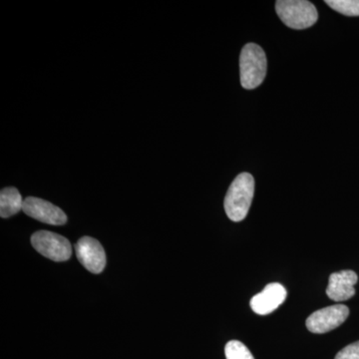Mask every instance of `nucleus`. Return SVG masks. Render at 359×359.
<instances>
[{"mask_svg": "<svg viewBox=\"0 0 359 359\" xmlns=\"http://www.w3.org/2000/svg\"><path fill=\"white\" fill-rule=\"evenodd\" d=\"M32 244L40 255L53 262L68 261L72 255L69 241L52 231H39L33 233Z\"/></svg>", "mask_w": 359, "mask_h": 359, "instance_id": "nucleus-4", "label": "nucleus"}, {"mask_svg": "<svg viewBox=\"0 0 359 359\" xmlns=\"http://www.w3.org/2000/svg\"><path fill=\"white\" fill-rule=\"evenodd\" d=\"M226 359H255L247 346L238 340H231L224 347Z\"/></svg>", "mask_w": 359, "mask_h": 359, "instance_id": "nucleus-12", "label": "nucleus"}, {"mask_svg": "<svg viewBox=\"0 0 359 359\" xmlns=\"http://www.w3.org/2000/svg\"><path fill=\"white\" fill-rule=\"evenodd\" d=\"M325 4L346 16H359V0H325Z\"/></svg>", "mask_w": 359, "mask_h": 359, "instance_id": "nucleus-11", "label": "nucleus"}, {"mask_svg": "<svg viewBox=\"0 0 359 359\" xmlns=\"http://www.w3.org/2000/svg\"><path fill=\"white\" fill-rule=\"evenodd\" d=\"M254 193L255 180L252 175L242 173L233 180L224 202V211L231 221L245 219L252 205Z\"/></svg>", "mask_w": 359, "mask_h": 359, "instance_id": "nucleus-1", "label": "nucleus"}, {"mask_svg": "<svg viewBox=\"0 0 359 359\" xmlns=\"http://www.w3.org/2000/svg\"><path fill=\"white\" fill-rule=\"evenodd\" d=\"M268 61L266 53L256 43L245 44L240 55L241 84L245 89L257 88L266 75Z\"/></svg>", "mask_w": 359, "mask_h": 359, "instance_id": "nucleus-2", "label": "nucleus"}, {"mask_svg": "<svg viewBox=\"0 0 359 359\" xmlns=\"http://www.w3.org/2000/svg\"><path fill=\"white\" fill-rule=\"evenodd\" d=\"M75 250L85 269L93 273H102L106 266V255L98 241L90 237L81 238L75 245Z\"/></svg>", "mask_w": 359, "mask_h": 359, "instance_id": "nucleus-6", "label": "nucleus"}, {"mask_svg": "<svg viewBox=\"0 0 359 359\" xmlns=\"http://www.w3.org/2000/svg\"><path fill=\"white\" fill-rule=\"evenodd\" d=\"M276 11L280 20L292 29L311 27L318 20L316 6L306 0H278Z\"/></svg>", "mask_w": 359, "mask_h": 359, "instance_id": "nucleus-3", "label": "nucleus"}, {"mask_svg": "<svg viewBox=\"0 0 359 359\" xmlns=\"http://www.w3.org/2000/svg\"><path fill=\"white\" fill-rule=\"evenodd\" d=\"M334 359H359V341L344 347L337 354Z\"/></svg>", "mask_w": 359, "mask_h": 359, "instance_id": "nucleus-13", "label": "nucleus"}, {"mask_svg": "<svg viewBox=\"0 0 359 359\" xmlns=\"http://www.w3.org/2000/svg\"><path fill=\"white\" fill-rule=\"evenodd\" d=\"M287 297V290L278 283H269L263 292L250 299V308L259 316H266L275 311Z\"/></svg>", "mask_w": 359, "mask_h": 359, "instance_id": "nucleus-8", "label": "nucleus"}, {"mask_svg": "<svg viewBox=\"0 0 359 359\" xmlns=\"http://www.w3.org/2000/svg\"><path fill=\"white\" fill-rule=\"evenodd\" d=\"M358 276L353 271H341L332 273L328 280L327 294L334 302L348 301L355 294L354 285Z\"/></svg>", "mask_w": 359, "mask_h": 359, "instance_id": "nucleus-9", "label": "nucleus"}, {"mask_svg": "<svg viewBox=\"0 0 359 359\" xmlns=\"http://www.w3.org/2000/svg\"><path fill=\"white\" fill-rule=\"evenodd\" d=\"M349 316V309L344 304H335L318 309L309 316L306 327L313 334H327L340 327Z\"/></svg>", "mask_w": 359, "mask_h": 359, "instance_id": "nucleus-5", "label": "nucleus"}, {"mask_svg": "<svg viewBox=\"0 0 359 359\" xmlns=\"http://www.w3.org/2000/svg\"><path fill=\"white\" fill-rule=\"evenodd\" d=\"M22 211L37 221L53 226H62L67 222V217L60 208L39 198H26Z\"/></svg>", "mask_w": 359, "mask_h": 359, "instance_id": "nucleus-7", "label": "nucleus"}, {"mask_svg": "<svg viewBox=\"0 0 359 359\" xmlns=\"http://www.w3.org/2000/svg\"><path fill=\"white\" fill-rule=\"evenodd\" d=\"M23 202L20 193L13 187L2 189L0 193V216L6 219L18 214L23 209Z\"/></svg>", "mask_w": 359, "mask_h": 359, "instance_id": "nucleus-10", "label": "nucleus"}]
</instances>
